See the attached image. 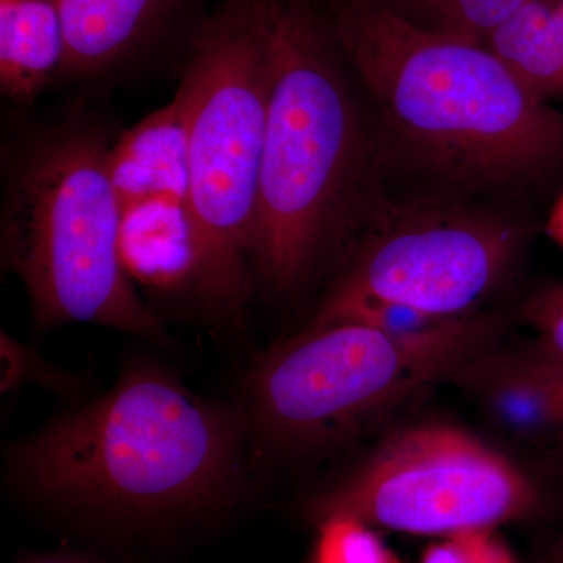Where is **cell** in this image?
Listing matches in <instances>:
<instances>
[{
    "instance_id": "cell-1",
    "label": "cell",
    "mask_w": 563,
    "mask_h": 563,
    "mask_svg": "<svg viewBox=\"0 0 563 563\" xmlns=\"http://www.w3.org/2000/svg\"><path fill=\"white\" fill-rule=\"evenodd\" d=\"M246 415L207 401L154 363L22 443V492L107 543H154L207 523L239 488Z\"/></svg>"
},
{
    "instance_id": "cell-2",
    "label": "cell",
    "mask_w": 563,
    "mask_h": 563,
    "mask_svg": "<svg viewBox=\"0 0 563 563\" xmlns=\"http://www.w3.org/2000/svg\"><path fill=\"white\" fill-rule=\"evenodd\" d=\"M322 14L404 168L470 195H512L562 168V111L484 43L387 0H328Z\"/></svg>"
},
{
    "instance_id": "cell-3",
    "label": "cell",
    "mask_w": 563,
    "mask_h": 563,
    "mask_svg": "<svg viewBox=\"0 0 563 563\" xmlns=\"http://www.w3.org/2000/svg\"><path fill=\"white\" fill-rule=\"evenodd\" d=\"M268 57L265 146L252 263L291 295L361 229L379 139L313 0H261Z\"/></svg>"
},
{
    "instance_id": "cell-4",
    "label": "cell",
    "mask_w": 563,
    "mask_h": 563,
    "mask_svg": "<svg viewBox=\"0 0 563 563\" xmlns=\"http://www.w3.org/2000/svg\"><path fill=\"white\" fill-rule=\"evenodd\" d=\"M113 141L98 125L66 122L21 146L3 172L2 263L41 329L80 322L165 343L122 265Z\"/></svg>"
},
{
    "instance_id": "cell-5",
    "label": "cell",
    "mask_w": 563,
    "mask_h": 563,
    "mask_svg": "<svg viewBox=\"0 0 563 563\" xmlns=\"http://www.w3.org/2000/svg\"><path fill=\"white\" fill-rule=\"evenodd\" d=\"M187 136L198 295L221 314L250 298L268 103L261 0H222L198 25L176 92Z\"/></svg>"
},
{
    "instance_id": "cell-6",
    "label": "cell",
    "mask_w": 563,
    "mask_h": 563,
    "mask_svg": "<svg viewBox=\"0 0 563 563\" xmlns=\"http://www.w3.org/2000/svg\"><path fill=\"white\" fill-rule=\"evenodd\" d=\"M501 329L476 313L421 335L332 321L273 347L250 383L247 428L284 451L328 446L483 355Z\"/></svg>"
},
{
    "instance_id": "cell-7",
    "label": "cell",
    "mask_w": 563,
    "mask_h": 563,
    "mask_svg": "<svg viewBox=\"0 0 563 563\" xmlns=\"http://www.w3.org/2000/svg\"><path fill=\"white\" fill-rule=\"evenodd\" d=\"M539 485L479 437L450 424L395 433L354 473L314 496V526L350 518L369 528L451 537L495 531L542 510Z\"/></svg>"
},
{
    "instance_id": "cell-8",
    "label": "cell",
    "mask_w": 563,
    "mask_h": 563,
    "mask_svg": "<svg viewBox=\"0 0 563 563\" xmlns=\"http://www.w3.org/2000/svg\"><path fill=\"white\" fill-rule=\"evenodd\" d=\"M361 228L329 292L373 296L443 318L481 313L526 239L509 214L435 199L377 203Z\"/></svg>"
},
{
    "instance_id": "cell-9",
    "label": "cell",
    "mask_w": 563,
    "mask_h": 563,
    "mask_svg": "<svg viewBox=\"0 0 563 563\" xmlns=\"http://www.w3.org/2000/svg\"><path fill=\"white\" fill-rule=\"evenodd\" d=\"M110 177L121 220H191L187 136L176 96L114 139Z\"/></svg>"
},
{
    "instance_id": "cell-10",
    "label": "cell",
    "mask_w": 563,
    "mask_h": 563,
    "mask_svg": "<svg viewBox=\"0 0 563 563\" xmlns=\"http://www.w3.org/2000/svg\"><path fill=\"white\" fill-rule=\"evenodd\" d=\"M66 33L63 74L95 76L166 31L187 0H52Z\"/></svg>"
},
{
    "instance_id": "cell-11",
    "label": "cell",
    "mask_w": 563,
    "mask_h": 563,
    "mask_svg": "<svg viewBox=\"0 0 563 563\" xmlns=\"http://www.w3.org/2000/svg\"><path fill=\"white\" fill-rule=\"evenodd\" d=\"M468 380L488 412L510 432L544 435L563 428V388L539 351L496 361L483 355L455 374Z\"/></svg>"
},
{
    "instance_id": "cell-12",
    "label": "cell",
    "mask_w": 563,
    "mask_h": 563,
    "mask_svg": "<svg viewBox=\"0 0 563 563\" xmlns=\"http://www.w3.org/2000/svg\"><path fill=\"white\" fill-rule=\"evenodd\" d=\"M66 62V33L52 0H0V90L35 101Z\"/></svg>"
},
{
    "instance_id": "cell-13",
    "label": "cell",
    "mask_w": 563,
    "mask_h": 563,
    "mask_svg": "<svg viewBox=\"0 0 563 563\" xmlns=\"http://www.w3.org/2000/svg\"><path fill=\"white\" fill-rule=\"evenodd\" d=\"M484 44L540 101H563V38L547 0H536L504 22Z\"/></svg>"
},
{
    "instance_id": "cell-14",
    "label": "cell",
    "mask_w": 563,
    "mask_h": 563,
    "mask_svg": "<svg viewBox=\"0 0 563 563\" xmlns=\"http://www.w3.org/2000/svg\"><path fill=\"white\" fill-rule=\"evenodd\" d=\"M433 31L485 43L492 32L536 0H387Z\"/></svg>"
},
{
    "instance_id": "cell-15",
    "label": "cell",
    "mask_w": 563,
    "mask_h": 563,
    "mask_svg": "<svg viewBox=\"0 0 563 563\" xmlns=\"http://www.w3.org/2000/svg\"><path fill=\"white\" fill-rule=\"evenodd\" d=\"M317 528L320 539L313 563H402L374 529L361 521L333 518Z\"/></svg>"
},
{
    "instance_id": "cell-16",
    "label": "cell",
    "mask_w": 563,
    "mask_h": 563,
    "mask_svg": "<svg viewBox=\"0 0 563 563\" xmlns=\"http://www.w3.org/2000/svg\"><path fill=\"white\" fill-rule=\"evenodd\" d=\"M2 355V393L18 390L25 384H36L52 388L57 393L74 395L81 390V384L73 374L66 373L60 366L47 362L38 352L18 342L16 339L2 331L0 340Z\"/></svg>"
},
{
    "instance_id": "cell-17",
    "label": "cell",
    "mask_w": 563,
    "mask_h": 563,
    "mask_svg": "<svg viewBox=\"0 0 563 563\" xmlns=\"http://www.w3.org/2000/svg\"><path fill=\"white\" fill-rule=\"evenodd\" d=\"M420 563H518L495 531H473L444 537L432 544Z\"/></svg>"
},
{
    "instance_id": "cell-18",
    "label": "cell",
    "mask_w": 563,
    "mask_h": 563,
    "mask_svg": "<svg viewBox=\"0 0 563 563\" xmlns=\"http://www.w3.org/2000/svg\"><path fill=\"white\" fill-rule=\"evenodd\" d=\"M521 314L539 336L537 347L563 357V284L537 291L526 301Z\"/></svg>"
},
{
    "instance_id": "cell-19",
    "label": "cell",
    "mask_w": 563,
    "mask_h": 563,
    "mask_svg": "<svg viewBox=\"0 0 563 563\" xmlns=\"http://www.w3.org/2000/svg\"><path fill=\"white\" fill-rule=\"evenodd\" d=\"M20 563H132L128 559H110L102 555L58 551V553L33 555Z\"/></svg>"
},
{
    "instance_id": "cell-20",
    "label": "cell",
    "mask_w": 563,
    "mask_h": 563,
    "mask_svg": "<svg viewBox=\"0 0 563 563\" xmlns=\"http://www.w3.org/2000/svg\"><path fill=\"white\" fill-rule=\"evenodd\" d=\"M547 233L559 247L563 250V190L554 202L547 220Z\"/></svg>"
},
{
    "instance_id": "cell-21",
    "label": "cell",
    "mask_w": 563,
    "mask_h": 563,
    "mask_svg": "<svg viewBox=\"0 0 563 563\" xmlns=\"http://www.w3.org/2000/svg\"><path fill=\"white\" fill-rule=\"evenodd\" d=\"M537 351L542 355L548 368L553 372L555 379L559 380V384H561L563 388V357H555V355L548 354V352H543L542 350H539V347H537Z\"/></svg>"
},
{
    "instance_id": "cell-22",
    "label": "cell",
    "mask_w": 563,
    "mask_h": 563,
    "mask_svg": "<svg viewBox=\"0 0 563 563\" xmlns=\"http://www.w3.org/2000/svg\"><path fill=\"white\" fill-rule=\"evenodd\" d=\"M543 563H563V532L555 539V542L551 544Z\"/></svg>"
}]
</instances>
